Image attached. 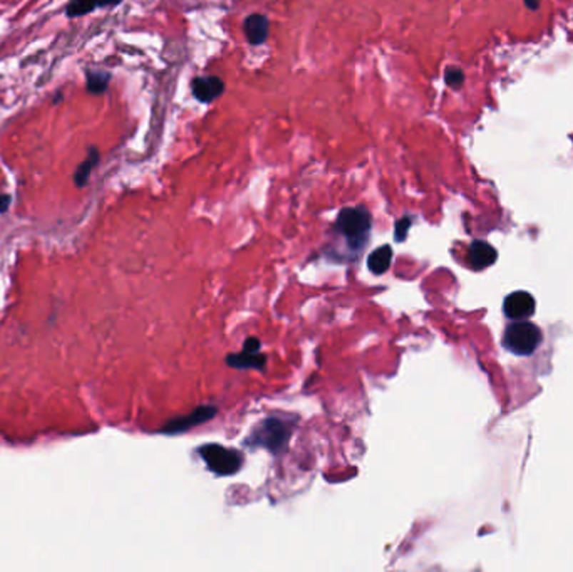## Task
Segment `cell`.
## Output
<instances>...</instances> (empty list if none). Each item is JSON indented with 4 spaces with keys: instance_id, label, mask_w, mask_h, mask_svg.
<instances>
[{
    "instance_id": "obj_3",
    "label": "cell",
    "mask_w": 573,
    "mask_h": 572,
    "mask_svg": "<svg viewBox=\"0 0 573 572\" xmlns=\"http://www.w3.org/2000/svg\"><path fill=\"white\" fill-rule=\"evenodd\" d=\"M543 334L538 326L524 321L509 324L503 336V344L508 351L517 356H529L540 348Z\"/></svg>"
},
{
    "instance_id": "obj_19",
    "label": "cell",
    "mask_w": 573,
    "mask_h": 572,
    "mask_svg": "<svg viewBox=\"0 0 573 572\" xmlns=\"http://www.w3.org/2000/svg\"><path fill=\"white\" fill-rule=\"evenodd\" d=\"M123 0H98V7H114V6H119Z\"/></svg>"
},
{
    "instance_id": "obj_14",
    "label": "cell",
    "mask_w": 573,
    "mask_h": 572,
    "mask_svg": "<svg viewBox=\"0 0 573 572\" xmlns=\"http://www.w3.org/2000/svg\"><path fill=\"white\" fill-rule=\"evenodd\" d=\"M98 7V0H71L66 7V16L69 19L83 17L94 12Z\"/></svg>"
},
{
    "instance_id": "obj_6",
    "label": "cell",
    "mask_w": 573,
    "mask_h": 572,
    "mask_svg": "<svg viewBox=\"0 0 573 572\" xmlns=\"http://www.w3.org/2000/svg\"><path fill=\"white\" fill-rule=\"evenodd\" d=\"M537 304L533 296L527 291H517L509 294L503 302V312L508 319L524 321L534 314Z\"/></svg>"
},
{
    "instance_id": "obj_12",
    "label": "cell",
    "mask_w": 573,
    "mask_h": 572,
    "mask_svg": "<svg viewBox=\"0 0 573 572\" xmlns=\"http://www.w3.org/2000/svg\"><path fill=\"white\" fill-rule=\"evenodd\" d=\"M392 261V250L389 245H384V247L375 249L372 254H370L367 259V267L369 271L375 274V276H380V274L387 272V269L391 267Z\"/></svg>"
},
{
    "instance_id": "obj_9",
    "label": "cell",
    "mask_w": 573,
    "mask_h": 572,
    "mask_svg": "<svg viewBox=\"0 0 573 572\" xmlns=\"http://www.w3.org/2000/svg\"><path fill=\"white\" fill-rule=\"evenodd\" d=\"M496 259H498V252H496L493 245L485 242V240H475V242L470 245L468 264L471 269H475V271H481V269L493 266Z\"/></svg>"
},
{
    "instance_id": "obj_20",
    "label": "cell",
    "mask_w": 573,
    "mask_h": 572,
    "mask_svg": "<svg viewBox=\"0 0 573 572\" xmlns=\"http://www.w3.org/2000/svg\"><path fill=\"white\" fill-rule=\"evenodd\" d=\"M524 4H527V7L532 9V11L540 7V0H524Z\"/></svg>"
},
{
    "instance_id": "obj_13",
    "label": "cell",
    "mask_w": 573,
    "mask_h": 572,
    "mask_svg": "<svg viewBox=\"0 0 573 572\" xmlns=\"http://www.w3.org/2000/svg\"><path fill=\"white\" fill-rule=\"evenodd\" d=\"M111 74L106 71H88L86 74V88L91 94H103L109 88Z\"/></svg>"
},
{
    "instance_id": "obj_17",
    "label": "cell",
    "mask_w": 573,
    "mask_h": 572,
    "mask_svg": "<svg viewBox=\"0 0 573 572\" xmlns=\"http://www.w3.org/2000/svg\"><path fill=\"white\" fill-rule=\"evenodd\" d=\"M260 348H262V343H260V339H257V338H248L247 341H245L243 349L253 351V353H257V351H260Z\"/></svg>"
},
{
    "instance_id": "obj_8",
    "label": "cell",
    "mask_w": 573,
    "mask_h": 572,
    "mask_svg": "<svg viewBox=\"0 0 573 572\" xmlns=\"http://www.w3.org/2000/svg\"><path fill=\"white\" fill-rule=\"evenodd\" d=\"M245 37L252 46H262L268 39L270 32V21L263 14H250L243 22Z\"/></svg>"
},
{
    "instance_id": "obj_15",
    "label": "cell",
    "mask_w": 573,
    "mask_h": 572,
    "mask_svg": "<svg viewBox=\"0 0 573 572\" xmlns=\"http://www.w3.org/2000/svg\"><path fill=\"white\" fill-rule=\"evenodd\" d=\"M446 84L452 89H460L465 83V73L460 69V67H447L446 74H445Z\"/></svg>"
},
{
    "instance_id": "obj_18",
    "label": "cell",
    "mask_w": 573,
    "mask_h": 572,
    "mask_svg": "<svg viewBox=\"0 0 573 572\" xmlns=\"http://www.w3.org/2000/svg\"><path fill=\"white\" fill-rule=\"evenodd\" d=\"M12 204V196L7 194H0V214L9 210V206Z\"/></svg>"
},
{
    "instance_id": "obj_11",
    "label": "cell",
    "mask_w": 573,
    "mask_h": 572,
    "mask_svg": "<svg viewBox=\"0 0 573 572\" xmlns=\"http://www.w3.org/2000/svg\"><path fill=\"white\" fill-rule=\"evenodd\" d=\"M99 160H101L99 150H98V148L91 146L88 150V158H86V160L81 163V165L76 168V171H74V184H76V186H79V189H83V186H86V184L89 181L91 173H93V170L96 166H98Z\"/></svg>"
},
{
    "instance_id": "obj_16",
    "label": "cell",
    "mask_w": 573,
    "mask_h": 572,
    "mask_svg": "<svg viewBox=\"0 0 573 572\" xmlns=\"http://www.w3.org/2000/svg\"><path fill=\"white\" fill-rule=\"evenodd\" d=\"M412 225V219L411 217H402L399 219L396 222V227H394V237H396V242H404L407 237V232L409 229H411Z\"/></svg>"
},
{
    "instance_id": "obj_1",
    "label": "cell",
    "mask_w": 573,
    "mask_h": 572,
    "mask_svg": "<svg viewBox=\"0 0 573 572\" xmlns=\"http://www.w3.org/2000/svg\"><path fill=\"white\" fill-rule=\"evenodd\" d=\"M293 426L295 425L288 421L287 418L268 416L253 428L252 433L245 440V445L252 446V448H265L270 453H278L288 445Z\"/></svg>"
},
{
    "instance_id": "obj_10",
    "label": "cell",
    "mask_w": 573,
    "mask_h": 572,
    "mask_svg": "<svg viewBox=\"0 0 573 572\" xmlns=\"http://www.w3.org/2000/svg\"><path fill=\"white\" fill-rule=\"evenodd\" d=\"M226 363H228V366L235 369H257V371H263L265 364H267V358L263 354H260V351L253 353V351L243 349L240 354L226 356Z\"/></svg>"
},
{
    "instance_id": "obj_5",
    "label": "cell",
    "mask_w": 573,
    "mask_h": 572,
    "mask_svg": "<svg viewBox=\"0 0 573 572\" xmlns=\"http://www.w3.org/2000/svg\"><path fill=\"white\" fill-rule=\"evenodd\" d=\"M216 408L215 406H198L196 410H193L191 413H188L185 416H178V418H173L166 423L165 426L161 428L163 433H183V431L190 430V428L193 426H198V425H203V423L210 421L211 418L216 415Z\"/></svg>"
},
{
    "instance_id": "obj_4",
    "label": "cell",
    "mask_w": 573,
    "mask_h": 572,
    "mask_svg": "<svg viewBox=\"0 0 573 572\" xmlns=\"http://www.w3.org/2000/svg\"><path fill=\"white\" fill-rule=\"evenodd\" d=\"M198 455L203 458L206 467L220 477L237 473L243 463V456L237 450H230L216 443L200 446Z\"/></svg>"
},
{
    "instance_id": "obj_21",
    "label": "cell",
    "mask_w": 573,
    "mask_h": 572,
    "mask_svg": "<svg viewBox=\"0 0 573 572\" xmlns=\"http://www.w3.org/2000/svg\"><path fill=\"white\" fill-rule=\"evenodd\" d=\"M61 101H62V94H61V93H57V94H56V98H54V104L61 103Z\"/></svg>"
},
{
    "instance_id": "obj_7",
    "label": "cell",
    "mask_w": 573,
    "mask_h": 572,
    "mask_svg": "<svg viewBox=\"0 0 573 572\" xmlns=\"http://www.w3.org/2000/svg\"><path fill=\"white\" fill-rule=\"evenodd\" d=\"M191 91L200 103L210 104L223 94L225 83L218 76H200L191 81Z\"/></svg>"
},
{
    "instance_id": "obj_2",
    "label": "cell",
    "mask_w": 573,
    "mask_h": 572,
    "mask_svg": "<svg viewBox=\"0 0 573 572\" xmlns=\"http://www.w3.org/2000/svg\"><path fill=\"white\" fill-rule=\"evenodd\" d=\"M370 227H372V217H370L369 210L362 209V206L340 210L335 222L337 232L345 239L349 249L355 250V252H360L365 247Z\"/></svg>"
}]
</instances>
